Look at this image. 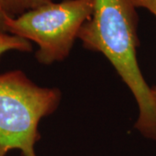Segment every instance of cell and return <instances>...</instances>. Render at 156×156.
Returning <instances> with one entry per match:
<instances>
[{"label":"cell","instance_id":"cell-3","mask_svg":"<svg viewBox=\"0 0 156 156\" xmlns=\"http://www.w3.org/2000/svg\"><path fill=\"white\" fill-rule=\"evenodd\" d=\"M95 0H63L26 11L17 17L6 16L8 33L35 43V57L50 65L66 59L78 34L92 16Z\"/></svg>","mask_w":156,"mask_h":156},{"label":"cell","instance_id":"cell-6","mask_svg":"<svg viewBox=\"0 0 156 156\" xmlns=\"http://www.w3.org/2000/svg\"><path fill=\"white\" fill-rule=\"evenodd\" d=\"M135 8H144L156 17V0H130Z\"/></svg>","mask_w":156,"mask_h":156},{"label":"cell","instance_id":"cell-2","mask_svg":"<svg viewBox=\"0 0 156 156\" xmlns=\"http://www.w3.org/2000/svg\"><path fill=\"white\" fill-rule=\"evenodd\" d=\"M57 88L41 87L21 70L0 75V156L18 149L22 156H37L39 123L59 107Z\"/></svg>","mask_w":156,"mask_h":156},{"label":"cell","instance_id":"cell-7","mask_svg":"<svg viewBox=\"0 0 156 156\" xmlns=\"http://www.w3.org/2000/svg\"><path fill=\"white\" fill-rule=\"evenodd\" d=\"M6 15L0 10V35L8 33V30L5 23Z\"/></svg>","mask_w":156,"mask_h":156},{"label":"cell","instance_id":"cell-1","mask_svg":"<svg viewBox=\"0 0 156 156\" xmlns=\"http://www.w3.org/2000/svg\"><path fill=\"white\" fill-rule=\"evenodd\" d=\"M135 9L130 0H95L92 16L82 26L78 39L86 50L102 54L115 68L138 106L134 128L156 141V104L137 61Z\"/></svg>","mask_w":156,"mask_h":156},{"label":"cell","instance_id":"cell-4","mask_svg":"<svg viewBox=\"0 0 156 156\" xmlns=\"http://www.w3.org/2000/svg\"><path fill=\"white\" fill-rule=\"evenodd\" d=\"M53 0H0V10L6 16L17 17Z\"/></svg>","mask_w":156,"mask_h":156},{"label":"cell","instance_id":"cell-5","mask_svg":"<svg viewBox=\"0 0 156 156\" xmlns=\"http://www.w3.org/2000/svg\"><path fill=\"white\" fill-rule=\"evenodd\" d=\"M32 49V44L26 39L9 33L0 35V57L5 53L11 50L30 52Z\"/></svg>","mask_w":156,"mask_h":156},{"label":"cell","instance_id":"cell-8","mask_svg":"<svg viewBox=\"0 0 156 156\" xmlns=\"http://www.w3.org/2000/svg\"><path fill=\"white\" fill-rule=\"evenodd\" d=\"M151 92H152V95H153V99L156 104V85L154 87L151 88Z\"/></svg>","mask_w":156,"mask_h":156}]
</instances>
